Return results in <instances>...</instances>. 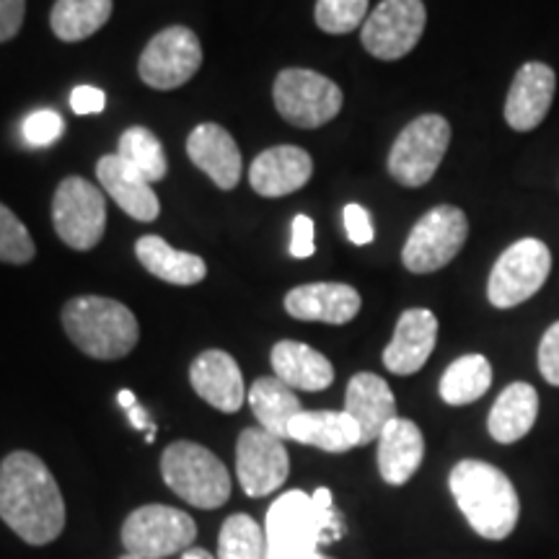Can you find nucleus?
<instances>
[{
    "instance_id": "6ab92c4d",
    "label": "nucleus",
    "mask_w": 559,
    "mask_h": 559,
    "mask_svg": "<svg viewBox=\"0 0 559 559\" xmlns=\"http://www.w3.org/2000/svg\"><path fill=\"white\" fill-rule=\"evenodd\" d=\"M313 174V160L298 145H275L262 151L249 169V181L262 198H285L304 190Z\"/></svg>"
},
{
    "instance_id": "aec40b11",
    "label": "nucleus",
    "mask_w": 559,
    "mask_h": 559,
    "mask_svg": "<svg viewBox=\"0 0 559 559\" xmlns=\"http://www.w3.org/2000/svg\"><path fill=\"white\" fill-rule=\"evenodd\" d=\"M345 412L358 423L360 445L379 440L383 428L396 419V400L394 391L381 376L376 373H355L347 383Z\"/></svg>"
},
{
    "instance_id": "0eeeda50",
    "label": "nucleus",
    "mask_w": 559,
    "mask_h": 559,
    "mask_svg": "<svg viewBox=\"0 0 559 559\" xmlns=\"http://www.w3.org/2000/svg\"><path fill=\"white\" fill-rule=\"evenodd\" d=\"M277 115L300 130H317L340 115L342 88L326 75L306 68H288L277 73L272 88Z\"/></svg>"
},
{
    "instance_id": "58836bf2",
    "label": "nucleus",
    "mask_w": 559,
    "mask_h": 559,
    "mask_svg": "<svg viewBox=\"0 0 559 559\" xmlns=\"http://www.w3.org/2000/svg\"><path fill=\"white\" fill-rule=\"evenodd\" d=\"M26 16V0H0V41H9L21 32Z\"/></svg>"
},
{
    "instance_id": "72a5a7b5",
    "label": "nucleus",
    "mask_w": 559,
    "mask_h": 559,
    "mask_svg": "<svg viewBox=\"0 0 559 559\" xmlns=\"http://www.w3.org/2000/svg\"><path fill=\"white\" fill-rule=\"evenodd\" d=\"M37 247H34L32 234L11 207L0 202V262L26 264L34 260Z\"/></svg>"
},
{
    "instance_id": "c9c22d12",
    "label": "nucleus",
    "mask_w": 559,
    "mask_h": 559,
    "mask_svg": "<svg viewBox=\"0 0 559 559\" xmlns=\"http://www.w3.org/2000/svg\"><path fill=\"white\" fill-rule=\"evenodd\" d=\"M539 370L544 381L559 386V321L544 332L539 342Z\"/></svg>"
},
{
    "instance_id": "a878e982",
    "label": "nucleus",
    "mask_w": 559,
    "mask_h": 559,
    "mask_svg": "<svg viewBox=\"0 0 559 559\" xmlns=\"http://www.w3.org/2000/svg\"><path fill=\"white\" fill-rule=\"evenodd\" d=\"M539 417V394L526 381H515L500 391L487 417V430L498 443L510 445L526 438Z\"/></svg>"
},
{
    "instance_id": "a211bd4d",
    "label": "nucleus",
    "mask_w": 559,
    "mask_h": 559,
    "mask_svg": "<svg viewBox=\"0 0 559 559\" xmlns=\"http://www.w3.org/2000/svg\"><path fill=\"white\" fill-rule=\"evenodd\" d=\"M438 342V319L428 309H407L396 321L394 337L383 349V366L396 376H412L428 362Z\"/></svg>"
},
{
    "instance_id": "5701e85b",
    "label": "nucleus",
    "mask_w": 559,
    "mask_h": 559,
    "mask_svg": "<svg viewBox=\"0 0 559 559\" xmlns=\"http://www.w3.org/2000/svg\"><path fill=\"white\" fill-rule=\"evenodd\" d=\"M425 459L423 430L412 419L396 417L379 436V472L386 485L402 487L415 477Z\"/></svg>"
},
{
    "instance_id": "6e6552de",
    "label": "nucleus",
    "mask_w": 559,
    "mask_h": 559,
    "mask_svg": "<svg viewBox=\"0 0 559 559\" xmlns=\"http://www.w3.org/2000/svg\"><path fill=\"white\" fill-rule=\"evenodd\" d=\"M451 145V124L440 115H423L400 132L389 151V174L402 187H423L436 177Z\"/></svg>"
},
{
    "instance_id": "4be33fe9",
    "label": "nucleus",
    "mask_w": 559,
    "mask_h": 559,
    "mask_svg": "<svg viewBox=\"0 0 559 559\" xmlns=\"http://www.w3.org/2000/svg\"><path fill=\"white\" fill-rule=\"evenodd\" d=\"M96 179H99L104 194H109L117 202V207L124 210L130 218L140 223H151L158 218L160 202L153 192V187L145 181L132 166L117 156H104L96 164Z\"/></svg>"
},
{
    "instance_id": "dca6fc26",
    "label": "nucleus",
    "mask_w": 559,
    "mask_h": 559,
    "mask_svg": "<svg viewBox=\"0 0 559 559\" xmlns=\"http://www.w3.org/2000/svg\"><path fill=\"white\" fill-rule=\"evenodd\" d=\"M190 383L194 394L205 400L210 407L234 415L247 400L243 376L226 349H205L200 358H194L190 368Z\"/></svg>"
},
{
    "instance_id": "ea45409f",
    "label": "nucleus",
    "mask_w": 559,
    "mask_h": 559,
    "mask_svg": "<svg viewBox=\"0 0 559 559\" xmlns=\"http://www.w3.org/2000/svg\"><path fill=\"white\" fill-rule=\"evenodd\" d=\"M104 107H107V96H104L102 88L79 86L70 94V109L75 115H99Z\"/></svg>"
},
{
    "instance_id": "a19ab883",
    "label": "nucleus",
    "mask_w": 559,
    "mask_h": 559,
    "mask_svg": "<svg viewBox=\"0 0 559 559\" xmlns=\"http://www.w3.org/2000/svg\"><path fill=\"white\" fill-rule=\"evenodd\" d=\"M124 412H128V417H130V425H132V428H135V430H143V432H145V440H148V443H151V440H153V430H156V428H153V423H151L148 412H145L143 407H140V402H135V404H132L130 409H124Z\"/></svg>"
},
{
    "instance_id": "b1692460",
    "label": "nucleus",
    "mask_w": 559,
    "mask_h": 559,
    "mask_svg": "<svg viewBox=\"0 0 559 559\" xmlns=\"http://www.w3.org/2000/svg\"><path fill=\"white\" fill-rule=\"evenodd\" d=\"M288 440L313 445V449H321L326 453H345L360 445V428L345 409H304L300 415L290 419Z\"/></svg>"
},
{
    "instance_id": "2eb2a0df",
    "label": "nucleus",
    "mask_w": 559,
    "mask_h": 559,
    "mask_svg": "<svg viewBox=\"0 0 559 559\" xmlns=\"http://www.w3.org/2000/svg\"><path fill=\"white\" fill-rule=\"evenodd\" d=\"M557 91V73L547 62H526L513 83L506 99V122L515 132L536 130L547 120Z\"/></svg>"
},
{
    "instance_id": "7c9ffc66",
    "label": "nucleus",
    "mask_w": 559,
    "mask_h": 559,
    "mask_svg": "<svg viewBox=\"0 0 559 559\" xmlns=\"http://www.w3.org/2000/svg\"><path fill=\"white\" fill-rule=\"evenodd\" d=\"M117 156L128 166H132L148 185L160 181L166 177V171H169V160H166L164 145H160L156 132L140 128V124L122 132L120 145H117Z\"/></svg>"
},
{
    "instance_id": "f3484780",
    "label": "nucleus",
    "mask_w": 559,
    "mask_h": 559,
    "mask_svg": "<svg viewBox=\"0 0 559 559\" xmlns=\"http://www.w3.org/2000/svg\"><path fill=\"white\" fill-rule=\"evenodd\" d=\"M360 293L347 283H309L285 296V311L300 321L321 324H347L360 313Z\"/></svg>"
},
{
    "instance_id": "79ce46f5",
    "label": "nucleus",
    "mask_w": 559,
    "mask_h": 559,
    "mask_svg": "<svg viewBox=\"0 0 559 559\" xmlns=\"http://www.w3.org/2000/svg\"><path fill=\"white\" fill-rule=\"evenodd\" d=\"M117 402H120V407H122V409H130L132 404H135L138 400H135V394H132L130 389H122L120 394H117Z\"/></svg>"
},
{
    "instance_id": "e433bc0d",
    "label": "nucleus",
    "mask_w": 559,
    "mask_h": 559,
    "mask_svg": "<svg viewBox=\"0 0 559 559\" xmlns=\"http://www.w3.org/2000/svg\"><path fill=\"white\" fill-rule=\"evenodd\" d=\"M342 218H345V230L349 236V241L358 243V247H366V243L373 241V223H370V213L362 205H355V202H349L345 207V213H342Z\"/></svg>"
},
{
    "instance_id": "4c0bfd02",
    "label": "nucleus",
    "mask_w": 559,
    "mask_h": 559,
    "mask_svg": "<svg viewBox=\"0 0 559 559\" xmlns=\"http://www.w3.org/2000/svg\"><path fill=\"white\" fill-rule=\"evenodd\" d=\"M313 251H317V243H313V221L309 215H296L290 230V257L309 260Z\"/></svg>"
},
{
    "instance_id": "c756f323",
    "label": "nucleus",
    "mask_w": 559,
    "mask_h": 559,
    "mask_svg": "<svg viewBox=\"0 0 559 559\" xmlns=\"http://www.w3.org/2000/svg\"><path fill=\"white\" fill-rule=\"evenodd\" d=\"M115 0H55L50 29L62 41H83L107 24Z\"/></svg>"
},
{
    "instance_id": "2f4dec72",
    "label": "nucleus",
    "mask_w": 559,
    "mask_h": 559,
    "mask_svg": "<svg viewBox=\"0 0 559 559\" xmlns=\"http://www.w3.org/2000/svg\"><path fill=\"white\" fill-rule=\"evenodd\" d=\"M262 526L247 513L228 515L218 536V559H262Z\"/></svg>"
},
{
    "instance_id": "c03bdc74",
    "label": "nucleus",
    "mask_w": 559,
    "mask_h": 559,
    "mask_svg": "<svg viewBox=\"0 0 559 559\" xmlns=\"http://www.w3.org/2000/svg\"><path fill=\"white\" fill-rule=\"evenodd\" d=\"M296 559H332V557H324V555H317V551H309V555H300Z\"/></svg>"
},
{
    "instance_id": "412c9836",
    "label": "nucleus",
    "mask_w": 559,
    "mask_h": 559,
    "mask_svg": "<svg viewBox=\"0 0 559 559\" xmlns=\"http://www.w3.org/2000/svg\"><path fill=\"white\" fill-rule=\"evenodd\" d=\"M187 156L221 190H234L241 179V151L226 128L205 122L187 138Z\"/></svg>"
},
{
    "instance_id": "4468645a",
    "label": "nucleus",
    "mask_w": 559,
    "mask_h": 559,
    "mask_svg": "<svg viewBox=\"0 0 559 559\" xmlns=\"http://www.w3.org/2000/svg\"><path fill=\"white\" fill-rule=\"evenodd\" d=\"M290 472L285 440L264 428H247L236 443V474L249 498H264L285 485Z\"/></svg>"
},
{
    "instance_id": "a18cd8bd",
    "label": "nucleus",
    "mask_w": 559,
    "mask_h": 559,
    "mask_svg": "<svg viewBox=\"0 0 559 559\" xmlns=\"http://www.w3.org/2000/svg\"><path fill=\"white\" fill-rule=\"evenodd\" d=\"M120 559H140V557H135V555H124V557H120Z\"/></svg>"
},
{
    "instance_id": "423d86ee",
    "label": "nucleus",
    "mask_w": 559,
    "mask_h": 559,
    "mask_svg": "<svg viewBox=\"0 0 559 559\" xmlns=\"http://www.w3.org/2000/svg\"><path fill=\"white\" fill-rule=\"evenodd\" d=\"M469 239V218L456 205H438L428 210L409 230L402 249L404 267L415 275H430L443 270L459 257Z\"/></svg>"
},
{
    "instance_id": "c85d7f7f",
    "label": "nucleus",
    "mask_w": 559,
    "mask_h": 559,
    "mask_svg": "<svg viewBox=\"0 0 559 559\" xmlns=\"http://www.w3.org/2000/svg\"><path fill=\"white\" fill-rule=\"evenodd\" d=\"M492 386V366L485 355H461L445 368L443 379H440V400L451 407H464L481 400Z\"/></svg>"
},
{
    "instance_id": "20e7f679",
    "label": "nucleus",
    "mask_w": 559,
    "mask_h": 559,
    "mask_svg": "<svg viewBox=\"0 0 559 559\" xmlns=\"http://www.w3.org/2000/svg\"><path fill=\"white\" fill-rule=\"evenodd\" d=\"M160 474L169 489L194 508L215 510L230 498V474L226 464L205 445L177 440L160 456Z\"/></svg>"
},
{
    "instance_id": "473e14b6",
    "label": "nucleus",
    "mask_w": 559,
    "mask_h": 559,
    "mask_svg": "<svg viewBox=\"0 0 559 559\" xmlns=\"http://www.w3.org/2000/svg\"><path fill=\"white\" fill-rule=\"evenodd\" d=\"M317 26L326 34H349L368 19V0H317Z\"/></svg>"
},
{
    "instance_id": "f257e3e1",
    "label": "nucleus",
    "mask_w": 559,
    "mask_h": 559,
    "mask_svg": "<svg viewBox=\"0 0 559 559\" xmlns=\"http://www.w3.org/2000/svg\"><path fill=\"white\" fill-rule=\"evenodd\" d=\"M0 519L32 547H45L66 528V500L52 472L29 451L0 461Z\"/></svg>"
},
{
    "instance_id": "393cba45",
    "label": "nucleus",
    "mask_w": 559,
    "mask_h": 559,
    "mask_svg": "<svg viewBox=\"0 0 559 559\" xmlns=\"http://www.w3.org/2000/svg\"><path fill=\"white\" fill-rule=\"evenodd\" d=\"M272 370L293 391H324L332 386L334 368L330 358L304 342L283 340L272 347Z\"/></svg>"
},
{
    "instance_id": "cd10ccee",
    "label": "nucleus",
    "mask_w": 559,
    "mask_h": 559,
    "mask_svg": "<svg viewBox=\"0 0 559 559\" xmlns=\"http://www.w3.org/2000/svg\"><path fill=\"white\" fill-rule=\"evenodd\" d=\"M249 404L260 428L283 440H288L290 419L304 412L296 391L285 386L277 376H262V379H257L254 386L249 389Z\"/></svg>"
},
{
    "instance_id": "bb28decb",
    "label": "nucleus",
    "mask_w": 559,
    "mask_h": 559,
    "mask_svg": "<svg viewBox=\"0 0 559 559\" xmlns=\"http://www.w3.org/2000/svg\"><path fill=\"white\" fill-rule=\"evenodd\" d=\"M135 254L138 262L151 275H156L169 285H198L207 275L202 257L190 254V251H177L160 236H143V239H138Z\"/></svg>"
},
{
    "instance_id": "9d476101",
    "label": "nucleus",
    "mask_w": 559,
    "mask_h": 559,
    "mask_svg": "<svg viewBox=\"0 0 559 559\" xmlns=\"http://www.w3.org/2000/svg\"><path fill=\"white\" fill-rule=\"evenodd\" d=\"M52 223L60 241L70 249H94L107 228L104 190L83 177L62 179L52 198Z\"/></svg>"
},
{
    "instance_id": "9b49d317",
    "label": "nucleus",
    "mask_w": 559,
    "mask_h": 559,
    "mask_svg": "<svg viewBox=\"0 0 559 559\" xmlns=\"http://www.w3.org/2000/svg\"><path fill=\"white\" fill-rule=\"evenodd\" d=\"M198 526L185 510L169 506H143L122 523V544L140 559H166L192 547Z\"/></svg>"
},
{
    "instance_id": "f704fd0d",
    "label": "nucleus",
    "mask_w": 559,
    "mask_h": 559,
    "mask_svg": "<svg viewBox=\"0 0 559 559\" xmlns=\"http://www.w3.org/2000/svg\"><path fill=\"white\" fill-rule=\"evenodd\" d=\"M62 130H66L62 117L52 109L32 111V115L24 120V124H21L26 145H32V148H47V145L58 143Z\"/></svg>"
},
{
    "instance_id": "ddd939ff",
    "label": "nucleus",
    "mask_w": 559,
    "mask_h": 559,
    "mask_svg": "<svg viewBox=\"0 0 559 559\" xmlns=\"http://www.w3.org/2000/svg\"><path fill=\"white\" fill-rule=\"evenodd\" d=\"M202 66V45L198 34L187 26H169L158 32L143 55H140L138 73L151 88L171 91L185 86Z\"/></svg>"
},
{
    "instance_id": "f03ea898",
    "label": "nucleus",
    "mask_w": 559,
    "mask_h": 559,
    "mask_svg": "<svg viewBox=\"0 0 559 559\" xmlns=\"http://www.w3.org/2000/svg\"><path fill=\"white\" fill-rule=\"evenodd\" d=\"M449 487L466 523L481 539L502 542L519 526V492L498 466L479 459L459 461L451 469Z\"/></svg>"
},
{
    "instance_id": "37998d69",
    "label": "nucleus",
    "mask_w": 559,
    "mask_h": 559,
    "mask_svg": "<svg viewBox=\"0 0 559 559\" xmlns=\"http://www.w3.org/2000/svg\"><path fill=\"white\" fill-rule=\"evenodd\" d=\"M181 559H215L207 549H187L181 551Z\"/></svg>"
},
{
    "instance_id": "f8f14e48",
    "label": "nucleus",
    "mask_w": 559,
    "mask_h": 559,
    "mask_svg": "<svg viewBox=\"0 0 559 559\" xmlns=\"http://www.w3.org/2000/svg\"><path fill=\"white\" fill-rule=\"evenodd\" d=\"M428 11L423 0H381L362 24L360 41L376 60H402L423 39Z\"/></svg>"
},
{
    "instance_id": "7ed1b4c3",
    "label": "nucleus",
    "mask_w": 559,
    "mask_h": 559,
    "mask_svg": "<svg viewBox=\"0 0 559 559\" xmlns=\"http://www.w3.org/2000/svg\"><path fill=\"white\" fill-rule=\"evenodd\" d=\"M62 326L68 340L96 360H120L140 340L135 313L120 300L102 296L70 298L62 309Z\"/></svg>"
},
{
    "instance_id": "39448f33",
    "label": "nucleus",
    "mask_w": 559,
    "mask_h": 559,
    "mask_svg": "<svg viewBox=\"0 0 559 559\" xmlns=\"http://www.w3.org/2000/svg\"><path fill=\"white\" fill-rule=\"evenodd\" d=\"M270 536L272 547L280 555V549L288 551L290 559L309 555L313 544L324 539L321 534L337 536V519L332 513V492L319 489L313 498L304 492H288L283 500H277L270 510Z\"/></svg>"
},
{
    "instance_id": "1a4fd4ad",
    "label": "nucleus",
    "mask_w": 559,
    "mask_h": 559,
    "mask_svg": "<svg viewBox=\"0 0 559 559\" xmlns=\"http://www.w3.org/2000/svg\"><path fill=\"white\" fill-rule=\"evenodd\" d=\"M551 272V251L539 239H521L502 251L489 272L487 298L495 309H515L544 288Z\"/></svg>"
}]
</instances>
